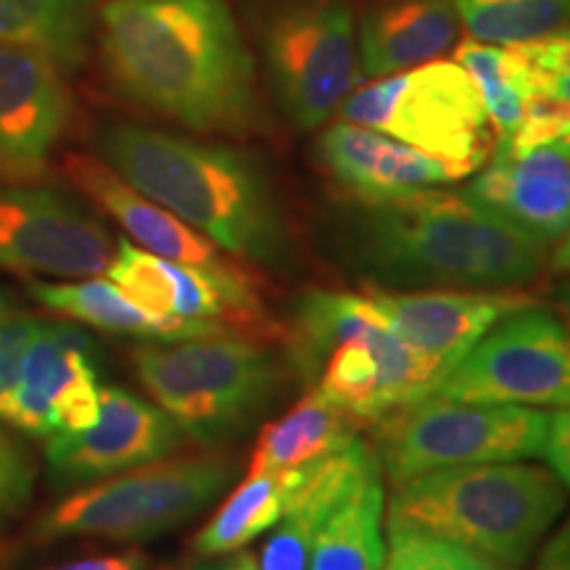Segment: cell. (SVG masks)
<instances>
[{
    "mask_svg": "<svg viewBox=\"0 0 570 570\" xmlns=\"http://www.w3.org/2000/svg\"><path fill=\"white\" fill-rule=\"evenodd\" d=\"M230 479L233 462L214 454L156 460L67 497L48 510L35 533L38 539H151L209 508Z\"/></svg>",
    "mask_w": 570,
    "mask_h": 570,
    "instance_id": "obj_8",
    "label": "cell"
},
{
    "mask_svg": "<svg viewBox=\"0 0 570 570\" xmlns=\"http://www.w3.org/2000/svg\"><path fill=\"white\" fill-rule=\"evenodd\" d=\"M35 302L56 312V315L77 320L90 327L119 336H138L154 341H180L225 336L223 325L209 320L159 317L135 306L111 281H77V283H42L27 285Z\"/></svg>",
    "mask_w": 570,
    "mask_h": 570,
    "instance_id": "obj_21",
    "label": "cell"
},
{
    "mask_svg": "<svg viewBox=\"0 0 570 570\" xmlns=\"http://www.w3.org/2000/svg\"><path fill=\"white\" fill-rule=\"evenodd\" d=\"M317 156L344 196L362 206L470 175L458 164L436 159L391 135L352 122L327 127L317 142Z\"/></svg>",
    "mask_w": 570,
    "mask_h": 570,
    "instance_id": "obj_16",
    "label": "cell"
},
{
    "mask_svg": "<svg viewBox=\"0 0 570 570\" xmlns=\"http://www.w3.org/2000/svg\"><path fill=\"white\" fill-rule=\"evenodd\" d=\"M294 473L296 470L246 475V481L219 504L209 523L196 533L194 550L202 558L230 554L275 529L288 508Z\"/></svg>",
    "mask_w": 570,
    "mask_h": 570,
    "instance_id": "obj_24",
    "label": "cell"
},
{
    "mask_svg": "<svg viewBox=\"0 0 570 570\" xmlns=\"http://www.w3.org/2000/svg\"><path fill=\"white\" fill-rule=\"evenodd\" d=\"M454 0H386L362 21L360 69L386 77L449 51L458 35Z\"/></svg>",
    "mask_w": 570,
    "mask_h": 570,
    "instance_id": "obj_20",
    "label": "cell"
},
{
    "mask_svg": "<svg viewBox=\"0 0 570 570\" xmlns=\"http://www.w3.org/2000/svg\"><path fill=\"white\" fill-rule=\"evenodd\" d=\"M566 508L558 475L520 462L433 470L399 483L389 529L454 541L508 568L525 566Z\"/></svg>",
    "mask_w": 570,
    "mask_h": 570,
    "instance_id": "obj_4",
    "label": "cell"
},
{
    "mask_svg": "<svg viewBox=\"0 0 570 570\" xmlns=\"http://www.w3.org/2000/svg\"><path fill=\"white\" fill-rule=\"evenodd\" d=\"M67 175L146 252L161 256V259L206 269L225 267L233 262L206 235L194 230L151 198L138 194L130 183L114 173L109 164L92 159V156H69Z\"/></svg>",
    "mask_w": 570,
    "mask_h": 570,
    "instance_id": "obj_19",
    "label": "cell"
},
{
    "mask_svg": "<svg viewBox=\"0 0 570 570\" xmlns=\"http://www.w3.org/2000/svg\"><path fill=\"white\" fill-rule=\"evenodd\" d=\"M111 238L67 198L46 188H0V267L24 275H101Z\"/></svg>",
    "mask_w": 570,
    "mask_h": 570,
    "instance_id": "obj_12",
    "label": "cell"
},
{
    "mask_svg": "<svg viewBox=\"0 0 570 570\" xmlns=\"http://www.w3.org/2000/svg\"><path fill=\"white\" fill-rule=\"evenodd\" d=\"M375 433L383 475L399 487L433 470L544 458L550 415L518 404L428 396L391 412Z\"/></svg>",
    "mask_w": 570,
    "mask_h": 570,
    "instance_id": "obj_6",
    "label": "cell"
},
{
    "mask_svg": "<svg viewBox=\"0 0 570 570\" xmlns=\"http://www.w3.org/2000/svg\"><path fill=\"white\" fill-rule=\"evenodd\" d=\"M533 570H570V518L560 525V531L547 541Z\"/></svg>",
    "mask_w": 570,
    "mask_h": 570,
    "instance_id": "obj_33",
    "label": "cell"
},
{
    "mask_svg": "<svg viewBox=\"0 0 570 570\" xmlns=\"http://www.w3.org/2000/svg\"><path fill=\"white\" fill-rule=\"evenodd\" d=\"M6 306H9V302H6V296L0 294V309H6Z\"/></svg>",
    "mask_w": 570,
    "mask_h": 570,
    "instance_id": "obj_40",
    "label": "cell"
},
{
    "mask_svg": "<svg viewBox=\"0 0 570 570\" xmlns=\"http://www.w3.org/2000/svg\"><path fill=\"white\" fill-rule=\"evenodd\" d=\"M547 248L465 190L420 188L360 204L352 227L356 265L391 291L515 288L544 269Z\"/></svg>",
    "mask_w": 570,
    "mask_h": 570,
    "instance_id": "obj_2",
    "label": "cell"
},
{
    "mask_svg": "<svg viewBox=\"0 0 570 570\" xmlns=\"http://www.w3.org/2000/svg\"><path fill=\"white\" fill-rule=\"evenodd\" d=\"M465 194L541 244H554L570 227V156L560 148L497 151Z\"/></svg>",
    "mask_w": 570,
    "mask_h": 570,
    "instance_id": "obj_17",
    "label": "cell"
},
{
    "mask_svg": "<svg viewBox=\"0 0 570 570\" xmlns=\"http://www.w3.org/2000/svg\"><path fill=\"white\" fill-rule=\"evenodd\" d=\"M552 269L558 275H570V227L568 233L562 235V244L558 246V252L552 256Z\"/></svg>",
    "mask_w": 570,
    "mask_h": 570,
    "instance_id": "obj_36",
    "label": "cell"
},
{
    "mask_svg": "<svg viewBox=\"0 0 570 570\" xmlns=\"http://www.w3.org/2000/svg\"><path fill=\"white\" fill-rule=\"evenodd\" d=\"M562 306H566V312H568V317H570V285L566 291H562Z\"/></svg>",
    "mask_w": 570,
    "mask_h": 570,
    "instance_id": "obj_39",
    "label": "cell"
},
{
    "mask_svg": "<svg viewBox=\"0 0 570 570\" xmlns=\"http://www.w3.org/2000/svg\"><path fill=\"white\" fill-rule=\"evenodd\" d=\"M265 53L277 98L298 130H315L346 101L362 69L344 0H296L267 24Z\"/></svg>",
    "mask_w": 570,
    "mask_h": 570,
    "instance_id": "obj_10",
    "label": "cell"
},
{
    "mask_svg": "<svg viewBox=\"0 0 570 570\" xmlns=\"http://www.w3.org/2000/svg\"><path fill=\"white\" fill-rule=\"evenodd\" d=\"M227 570H259V566H256L254 554L240 552L238 558H235L233 562H227Z\"/></svg>",
    "mask_w": 570,
    "mask_h": 570,
    "instance_id": "obj_37",
    "label": "cell"
},
{
    "mask_svg": "<svg viewBox=\"0 0 570 570\" xmlns=\"http://www.w3.org/2000/svg\"><path fill=\"white\" fill-rule=\"evenodd\" d=\"M42 325L46 323L40 317L13 309L11 304L0 309V407L9 399L27 348H30Z\"/></svg>",
    "mask_w": 570,
    "mask_h": 570,
    "instance_id": "obj_30",
    "label": "cell"
},
{
    "mask_svg": "<svg viewBox=\"0 0 570 570\" xmlns=\"http://www.w3.org/2000/svg\"><path fill=\"white\" fill-rule=\"evenodd\" d=\"M554 35H558V40L562 42V46L568 48V53H570V24H568V27H562V30H558Z\"/></svg>",
    "mask_w": 570,
    "mask_h": 570,
    "instance_id": "obj_38",
    "label": "cell"
},
{
    "mask_svg": "<svg viewBox=\"0 0 570 570\" xmlns=\"http://www.w3.org/2000/svg\"><path fill=\"white\" fill-rule=\"evenodd\" d=\"M537 92H547V96L562 98V101L570 104V71H562V75H554V77H547V80H541Z\"/></svg>",
    "mask_w": 570,
    "mask_h": 570,
    "instance_id": "obj_35",
    "label": "cell"
},
{
    "mask_svg": "<svg viewBox=\"0 0 570 570\" xmlns=\"http://www.w3.org/2000/svg\"><path fill=\"white\" fill-rule=\"evenodd\" d=\"M383 473L360 483L320 525L306 570H383L386 560Z\"/></svg>",
    "mask_w": 570,
    "mask_h": 570,
    "instance_id": "obj_23",
    "label": "cell"
},
{
    "mask_svg": "<svg viewBox=\"0 0 570 570\" xmlns=\"http://www.w3.org/2000/svg\"><path fill=\"white\" fill-rule=\"evenodd\" d=\"M433 396L570 407V327L537 304L512 312L449 370Z\"/></svg>",
    "mask_w": 570,
    "mask_h": 570,
    "instance_id": "obj_9",
    "label": "cell"
},
{
    "mask_svg": "<svg viewBox=\"0 0 570 570\" xmlns=\"http://www.w3.org/2000/svg\"><path fill=\"white\" fill-rule=\"evenodd\" d=\"M377 473H383L377 452L360 439L336 454L296 468L285 515L256 560L259 570L309 568L312 541L325 518L336 510L341 499Z\"/></svg>",
    "mask_w": 570,
    "mask_h": 570,
    "instance_id": "obj_18",
    "label": "cell"
},
{
    "mask_svg": "<svg viewBox=\"0 0 570 570\" xmlns=\"http://www.w3.org/2000/svg\"><path fill=\"white\" fill-rule=\"evenodd\" d=\"M544 458L550 460L562 487L570 489V407H562L558 415H550V436H547Z\"/></svg>",
    "mask_w": 570,
    "mask_h": 570,
    "instance_id": "obj_32",
    "label": "cell"
},
{
    "mask_svg": "<svg viewBox=\"0 0 570 570\" xmlns=\"http://www.w3.org/2000/svg\"><path fill=\"white\" fill-rule=\"evenodd\" d=\"M142 389L202 444L244 433L283 391V362L252 338L204 336L132 348Z\"/></svg>",
    "mask_w": 570,
    "mask_h": 570,
    "instance_id": "obj_5",
    "label": "cell"
},
{
    "mask_svg": "<svg viewBox=\"0 0 570 570\" xmlns=\"http://www.w3.org/2000/svg\"><path fill=\"white\" fill-rule=\"evenodd\" d=\"M468 35L491 46H518L570 24V0H454Z\"/></svg>",
    "mask_w": 570,
    "mask_h": 570,
    "instance_id": "obj_27",
    "label": "cell"
},
{
    "mask_svg": "<svg viewBox=\"0 0 570 570\" xmlns=\"http://www.w3.org/2000/svg\"><path fill=\"white\" fill-rule=\"evenodd\" d=\"M61 67L38 48L0 42V175L35 180L67 130Z\"/></svg>",
    "mask_w": 570,
    "mask_h": 570,
    "instance_id": "obj_13",
    "label": "cell"
},
{
    "mask_svg": "<svg viewBox=\"0 0 570 570\" xmlns=\"http://www.w3.org/2000/svg\"><path fill=\"white\" fill-rule=\"evenodd\" d=\"M35 465L30 452L0 428V520L17 515L30 502Z\"/></svg>",
    "mask_w": 570,
    "mask_h": 570,
    "instance_id": "obj_31",
    "label": "cell"
},
{
    "mask_svg": "<svg viewBox=\"0 0 570 570\" xmlns=\"http://www.w3.org/2000/svg\"><path fill=\"white\" fill-rule=\"evenodd\" d=\"M101 151L138 194L169 209L223 252L281 265L288 235L267 177L248 156L140 125H114Z\"/></svg>",
    "mask_w": 570,
    "mask_h": 570,
    "instance_id": "obj_3",
    "label": "cell"
},
{
    "mask_svg": "<svg viewBox=\"0 0 570 570\" xmlns=\"http://www.w3.org/2000/svg\"><path fill=\"white\" fill-rule=\"evenodd\" d=\"M146 558L140 552H125V554H106V558H90L77 560L69 566H59L51 570H146Z\"/></svg>",
    "mask_w": 570,
    "mask_h": 570,
    "instance_id": "obj_34",
    "label": "cell"
},
{
    "mask_svg": "<svg viewBox=\"0 0 570 570\" xmlns=\"http://www.w3.org/2000/svg\"><path fill=\"white\" fill-rule=\"evenodd\" d=\"M180 444V428L161 407L130 391L101 389V412L80 433L48 439L46 454L63 481H92L164 460Z\"/></svg>",
    "mask_w": 570,
    "mask_h": 570,
    "instance_id": "obj_15",
    "label": "cell"
},
{
    "mask_svg": "<svg viewBox=\"0 0 570 570\" xmlns=\"http://www.w3.org/2000/svg\"><path fill=\"white\" fill-rule=\"evenodd\" d=\"M367 296L381 306L391 327L446 375L497 323L512 312L537 304L525 291H391L373 288ZM444 381V377H441Z\"/></svg>",
    "mask_w": 570,
    "mask_h": 570,
    "instance_id": "obj_14",
    "label": "cell"
},
{
    "mask_svg": "<svg viewBox=\"0 0 570 570\" xmlns=\"http://www.w3.org/2000/svg\"><path fill=\"white\" fill-rule=\"evenodd\" d=\"M90 32V0H0V42L38 48L63 69L77 67Z\"/></svg>",
    "mask_w": 570,
    "mask_h": 570,
    "instance_id": "obj_25",
    "label": "cell"
},
{
    "mask_svg": "<svg viewBox=\"0 0 570 570\" xmlns=\"http://www.w3.org/2000/svg\"><path fill=\"white\" fill-rule=\"evenodd\" d=\"M360 423L312 389L281 420L267 423L256 439L248 475L285 473L336 454L354 444Z\"/></svg>",
    "mask_w": 570,
    "mask_h": 570,
    "instance_id": "obj_22",
    "label": "cell"
},
{
    "mask_svg": "<svg viewBox=\"0 0 570 570\" xmlns=\"http://www.w3.org/2000/svg\"><path fill=\"white\" fill-rule=\"evenodd\" d=\"M104 61L117 88L198 132L262 130L254 59L223 0H109Z\"/></svg>",
    "mask_w": 570,
    "mask_h": 570,
    "instance_id": "obj_1",
    "label": "cell"
},
{
    "mask_svg": "<svg viewBox=\"0 0 570 570\" xmlns=\"http://www.w3.org/2000/svg\"><path fill=\"white\" fill-rule=\"evenodd\" d=\"M341 114L344 122L391 135L468 173L483 167L497 148L481 92L458 61L381 77L352 92Z\"/></svg>",
    "mask_w": 570,
    "mask_h": 570,
    "instance_id": "obj_7",
    "label": "cell"
},
{
    "mask_svg": "<svg viewBox=\"0 0 570 570\" xmlns=\"http://www.w3.org/2000/svg\"><path fill=\"white\" fill-rule=\"evenodd\" d=\"M383 570H515L454 541L428 533L389 529V552Z\"/></svg>",
    "mask_w": 570,
    "mask_h": 570,
    "instance_id": "obj_29",
    "label": "cell"
},
{
    "mask_svg": "<svg viewBox=\"0 0 570 570\" xmlns=\"http://www.w3.org/2000/svg\"><path fill=\"white\" fill-rule=\"evenodd\" d=\"M454 61L479 88L497 142L508 140L523 119L525 104L537 92V77L529 63L512 46H483L470 40L458 48Z\"/></svg>",
    "mask_w": 570,
    "mask_h": 570,
    "instance_id": "obj_26",
    "label": "cell"
},
{
    "mask_svg": "<svg viewBox=\"0 0 570 570\" xmlns=\"http://www.w3.org/2000/svg\"><path fill=\"white\" fill-rule=\"evenodd\" d=\"M92 346L69 325H42L27 348L19 377L0 407V420L38 439L80 433L98 420Z\"/></svg>",
    "mask_w": 570,
    "mask_h": 570,
    "instance_id": "obj_11",
    "label": "cell"
},
{
    "mask_svg": "<svg viewBox=\"0 0 570 570\" xmlns=\"http://www.w3.org/2000/svg\"><path fill=\"white\" fill-rule=\"evenodd\" d=\"M106 273L135 306L159 317H175V262L122 240Z\"/></svg>",
    "mask_w": 570,
    "mask_h": 570,
    "instance_id": "obj_28",
    "label": "cell"
}]
</instances>
